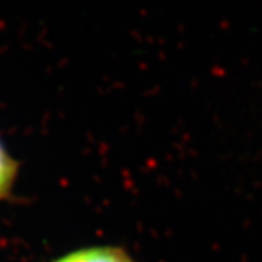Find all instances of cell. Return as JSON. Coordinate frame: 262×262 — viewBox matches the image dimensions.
I'll return each mask as SVG.
<instances>
[{"label": "cell", "mask_w": 262, "mask_h": 262, "mask_svg": "<svg viewBox=\"0 0 262 262\" xmlns=\"http://www.w3.org/2000/svg\"><path fill=\"white\" fill-rule=\"evenodd\" d=\"M54 262H134L121 248L96 246L69 253Z\"/></svg>", "instance_id": "cell-1"}, {"label": "cell", "mask_w": 262, "mask_h": 262, "mask_svg": "<svg viewBox=\"0 0 262 262\" xmlns=\"http://www.w3.org/2000/svg\"><path fill=\"white\" fill-rule=\"evenodd\" d=\"M16 163L6 149L0 144V198L6 196L15 182Z\"/></svg>", "instance_id": "cell-2"}]
</instances>
